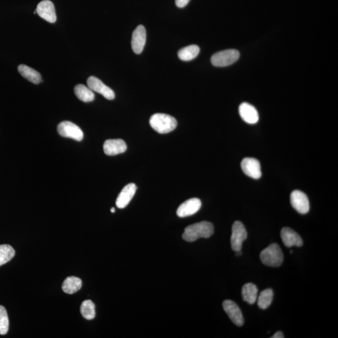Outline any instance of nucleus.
Listing matches in <instances>:
<instances>
[{
    "label": "nucleus",
    "instance_id": "15",
    "mask_svg": "<svg viewBox=\"0 0 338 338\" xmlns=\"http://www.w3.org/2000/svg\"><path fill=\"white\" fill-rule=\"evenodd\" d=\"M135 184L130 183L123 188L116 200V206L119 208H124L128 206L136 192Z\"/></svg>",
    "mask_w": 338,
    "mask_h": 338
},
{
    "label": "nucleus",
    "instance_id": "22",
    "mask_svg": "<svg viewBox=\"0 0 338 338\" xmlns=\"http://www.w3.org/2000/svg\"><path fill=\"white\" fill-rule=\"evenodd\" d=\"M200 48L196 44H192L180 49L178 52V56L181 60L188 62L192 60L200 54Z\"/></svg>",
    "mask_w": 338,
    "mask_h": 338
},
{
    "label": "nucleus",
    "instance_id": "13",
    "mask_svg": "<svg viewBox=\"0 0 338 338\" xmlns=\"http://www.w3.org/2000/svg\"><path fill=\"white\" fill-rule=\"evenodd\" d=\"M146 30L143 26L136 27L132 34V48L134 53L140 54L142 52L146 42Z\"/></svg>",
    "mask_w": 338,
    "mask_h": 338
},
{
    "label": "nucleus",
    "instance_id": "8",
    "mask_svg": "<svg viewBox=\"0 0 338 338\" xmlns=\"http://www.w3.org/2000/svg\"><path fill=\"white\" fill-rule=\"evenodd\" d=\"M241 168L246 175L254 180H258L262 176V168L256 158H247L241 162Z\"/></svg>",
    "mask_w": 338,
    "mask_h": 338
},
{
    "label": "nucleus",
    "instance_id": "20",
    "mask_svg": "<svg viewBox=\"0 0 338 338\" xmlns=\"http://www.w3.org/2000/svg\"><path fill=\"white\" fill-rule=\"evenodd\" d=\"M82 286V282L80 278L70 276L64 280L62 284V290L66 294H72L80 290Z\"/></svg>",
    "mask_w": 338,
    "mask_h": 338
},
{
    "label": "nucleus",
    "instance_id": "21",
    "mask_svg": "<svg viewBox=\"0 0 338 338\" xmlns=\"http://www.w3.org/2000/svg\"><path fill=\"white\" fill-rule=\"evenodd\" d=\"M258 290L256 286L252 283L244 285L242 289V299L248 304H253L257 300Z\"/></svg>",
    "mask_w": 338,
    "mask_h": 338
},
{
    "label": "nucleus",
    "instance_id": "9",
    "mask_svg": "<svg viewBox=\"0 0 338 338\" xmlns=\"http://www.w3.org/2000/svg\"><path fill=\"white\" fill-rule=\"evenodd\" d=\"M88 84L92 90L102 95L108 100H114L116 98L115 93L113 90L106 84H104L100 79L96 76H90L88 79Z\"/></svg>",
    "mask_w": 338,
    "mask_h": 338
},
{
    "label": "nucleus",
    "instance_id": "24",
    "mask_svg": "<svg viewBox=\"0 0 338 338\" xmlns=\"http://www.w3.org/2000/svg\"><path fill=\"white\" fill-rule=\"evenodd\" d=\"M80 312L84 318L88 320H92L96 317V306L90 300H84L81 305Z\"/></svg>",
    "mask_w": 338,
    "mask_h": 338
},
{
    "label": "nucleus",
    "instance_id": "18",
    "mask_svg": "<svg viewBox=\"0 0 338 338\" xmlns=\"http://www.w3.org/2000/svg\"><path fill=\"white\" fill-rule=\"evenodd\" d=\"M19 73L23 76L24 78L28 80L32 83L38 84L42 80L41 74L39 72L34 68H30L26 64H20L18 67Z\"/></svg>",
    "mask_w": 338,
    "mask_h": 338
},
{
    "label": "nucleus",
    "instance_id": "27",
    "mask_svg": "<svg viewBox=\"0 0 338 338\" xmlns=\"http://www.w3.org/2000/svg\"><path fill=\"white\" fill-rule=\"evenodd\" d=\"M190 2V0H176V4L178 8H184Z\"/></svg>",
    "mask_w": 338,
    "mask_h": 338
},
{
    "label": "nucleus",
    "instance_id": "6",
    "mask_svg": "<svg viewBox=\"0 0 338 338\" xmlns=\"http://www.w3.org/2000/svg\"><path fill=\"white\" fill-rule=\"evenodd\" d=\"M248 238V233L244 226L240 221H236L232 228V235L230 238L231 247L233 250H240L242 243Z\"/></svg>",
    "mask_w": 338,
    "mask_h": 338
},
{
    "label": "nucleus",
    "instance_id": "7",
    "mask_svg": "<svg viewBox=\"0 0 338 338\" xmlns=\"http://www.w3.org/2000/svg\"><path fill=\"white\" fill-rule=\"evenodd\" d=\"M290 204L296 210L302 214L309 212L310 202L308 196L302 191L296 190L290 196Z\"/></svg>",
    "mask_w": 338,
    "mask_h": 338
},
{
    "label": "nucleus",
    "instance_id": "5",
    "mask_svg": "<svg viewBox=\"0 0 338 338\" xmlns=\"http://www.w3.org/2000/svg\"><path fill=\"white\" fill-rule=\"evenodd\" d=\"M57 131L64 138L74 139L76 141H82L84 138L83 131L78 126L69 121H64L60 123L57 126Z\"/></svg>",
    "mask_w": 338,
    "mask_h": 338
},
{
    "label": "nucleus",
    "instance_id": "17",
    "mask_svg": "<svg viewBox=\"0 0 338 338\" xmlns=\"http://www.w3.org/2000/svg\"><path fill=\"white\" fill-rule=\"evenodd\" d=\"M280 237H282L283 243L288 248L292 247V246L302 247V246L303 242L302 238L292 228H282L280 232Z\"/></svg>",
    "mask_w": 338,
    "mask_h": 338
},
{
    "label": "nucleus",
    "instance_id": "2",
    "mask_svg": "<svg viewBox=\"0 0 338 338\" xmlns=\"http://www.w3.org/2000/svg\"><path fill=\"white\" fill-rule=\"evenodd\" d=\"M149 123L154 130L161 134L171 132L178 126V122L173 116L166 114L158 113L151 116Z\"/></svg>",
    "mask_w": 338,
    "mask_h": 338
},
{
    "label": "nucleus",
    "instance_id": "19",
    "mask_svg": "<svg viewBox=\"0 0 338 338\" xmlns=\"http://www.w3.org/2000/svg\"><path fill=\"white\" fill-rule=\"evenodd\" d=\"M74 92L76 98L84 102H90L95 99L94 92L84 84H77L74 86Z\"/></svg>",
    "mask_w": 338,
    "mask_h": 338
},
{
    "label": "nucleus",
    "instance_id": "14",
    "mask_svg": "<svg viewBox=\"0 0 338 338\" xmlns=\"http://www.w3.org/2000/svg\"><path fill=\"white\" fill-rule=\"evenodd\" d=\"M126 144L122 139H109L104 144V151L106 155L113 156L125 152Z\"/></svg>",
    "mask_w": 338,
    "mask_h": 338
},
{
    "label": "nucleus",
    "instance_id": "11",
    "mask_svg": "<svg viewBox=\"0 0 338 338\" xmlns=\"http://www.w3.org/2000/svg\"><path fill=\"white\" fill-rule=\"evenodd\" d=\"M36 14L42 18L50 24H54L56 20V9L54 4L50 0H44L37 6Z\"/></svg>",
    "mask_w": 338,
    "mask_h": 338
},
{
    "label": "nucleus",
    "instance_id": "29",
    "mask_svg": "<svg viewBox=\"0 0 338 338\" xmlns=\"http://www.w3.org/2000/svg\"><path fill=\"white\" fill-rule=\"evenodd\" d=\"M110 211H111V212H112V213L115 212H116L115 208H112Z\"/></svg>",
    "mask_w": 338,
    "mask_h": 338
},
{
    "label": "nucleus",
    "instance_id": "26",
    "mask_svg": "<svg viewBox=\"0 0 338 338\" xmlns=\"http://www.w3.org/2000/svg\"><path fill=\"white\" fill-rule=\"evenodd\" d=\"M9 320L6 310L3 306H0V334H6L8 332Z\"/></svg>",
    "mask_w": 338,
    "mask_h": 338
},
{
    "label": "nucleus",
    "instance_id": "4",
    "mask_svg": "<svg viewBox=\"0 0 338 338\" xmlns=\"http://www.w3.org/2000/svg\"><path fill=\"white\" fill-rule=\"evenodd\" d=\"M240 56V52L236 50H226L214 54L211 58V63L215 66H228L237 62Z\"/></svg>",
    "mask_w": 338,
    "mask_h": 338
},
{
    "label": "nucleus",
    "instance_id": "16",
    "mask_svg": "<svg viewBox=\"0 0 338 338\" xmlns=\"http://www.w3.org/2000/svg\"><path fill=\"white\" fill-rule=\"evenodd\" d=\"M238 112L242 120L248 124H256L259 120V114L256 108L250 104H241L238 108Z\"/></svg>",
    "mask_w": 338,
    "mask_h": 338
},
{
    "label": "nucleus",
    "instance_id": "23",
    "mask_svg": "<svg viewBox=\"0 0 338 338\" xmlns=\"http://www.w3.org/2000/svg\"><path fill=\"white\" fill-rule=\"evenodd\" d=\"M273 296H274V292L272 290L267 289L262 290L258 298V306L262 310L267 309L272 304Z\"/></svg>",
    "mask_w": 338,
    "mask_h": 338
},
{
    "label": "nucleus",
    "instance_id": "1",
    "mask_svg": "<svg viewBox=\"0 0 338 338\" xmlns=\"http://www.w3.org/2000/svg\"><path fill=\"white\" fill-rule=\"evenodd\" d=\"M214 231V228L212 223L202 221L188 226L183 233L182 238L187 242H194L198 238H210Z\"/></svg>",
    "mask_w": 338,
    "mask_h": 338
},
{
    "label": "nucleus",
    "instance_id": "10",
    "mask_svg": "<svg viewBox=\"0 0 338 338\" xmlns=\"http://www.w3.org/2000/svg\"><path fill=\"white\" fill-rule=\"evenodd\" d=\"M223 309L227 313L228 318L234 324L238 326H242L244 324V318L240 307L236 302L231 300H226L222 303Z\"/></svg>",
    "mask_w": 338,
    "mask_h": 338
},
{
    "label": "nucleus",
    "instance_id": "25",
    "mask_svg": "<svg viewBox=\"0 0 338 338\" xmlns=\"http://www.w3.org/2000/svg\"><path fill=\"white\" fill-rule=\"evenodd\" d=\"M16 254V251L11 246L8 244L0 245V266L12 260Z\"/></svg>",
    "mask_w": 338,
    "mask_h": 338
},
{
    "label": "nucleus",
    "instance_id": "28",
    "mask_svg": "<svg viewBox=\"0 0 338 338\" xmlns=\"http://www.w3.org/2000/svg\"><path fill=\"white\" fill-rule=\"evenodd\" d=\"M284 338V334L282 332H278L272 336V338Z\"/></svg>",
    "mask_w": 338,
    "mask_h": 338
},
{
    "label": "nucleus",
    "instance_id": "12",
    "mask_svg": "<svg viewBox=\"0 0 338 338\" xmlns=\"http://www.w3.org/2000/svg\"><path fill=\"white\" fill-rule=\"evenodd\" d=\"M202 206L200 198H192L183 202L177 210V214L180 218H186L195 214L200 210Z\"/></svg>",
    "mask_w": 338,
    "mask_h": 338
},
{
    "label": "nucleus",
    "instance_id": "3",
    "mask_svg": "<svg viewBox=\"0 0 338 338\" xmlns=\"http://www.w3.org/2000/svg\"><path fill=\"white\" fill-rule=\"evenodd\" d=\"M263 264L270 267H279L284 260L282 248L277 244H272L260 254Z\"/></svg>",
    "mask_w": 338,
    "mask_h": 338
}]
</instances>
